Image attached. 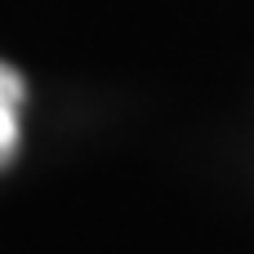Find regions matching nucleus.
Listing matches in <instances>:
<instances>
[{
  "mask_svg": "<svg viewBox=\"0 0 254 254\" xmlns=\"http://www.w3.org/2000/svg\"><path fill=\"white\" fill-rule=\"evenodd\" d=\"M22 98H27V85H22V71L0 63V170L13 165L18 156V138H22Z\"/></svg>",
  "mask_w": 254,
  "mask_h": 254,
  "instance_id": "f257e3e1",
  "label": "nucleus"
}]
</instances>
